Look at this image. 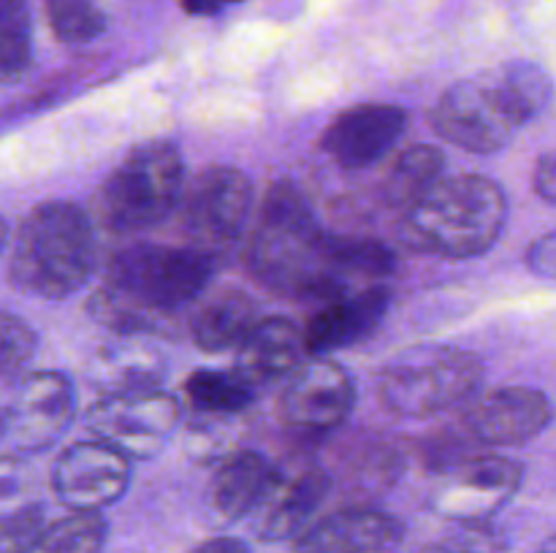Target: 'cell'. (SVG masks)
Returning <instances> with one entry per match:
<instances>
[{"mask_svg": "<svg viewBox=\"0 0 556 553\" xmlns=\"http://www.w3.org/2000/svg\"><path fill=\"white\" fill-rule=\"evenodd\" d=\"M76 415L74 383L63 372H30L20 380L9 410H3L0 442L14 455L41 453L52 448Z\"/></svg>", "mask_w": 556, "mask_h": 553, "instance_id": "cell-11", "label": "cell"}, {"mask_svg": "<svg viewBox=\"0 0 556 553\" xmlns=\"http://www.w3.org/2000/svg\"><path fill=\"white\" fill-rule=\"evenodd\" d=\"M329 255L337 274L345 280L351 291L356 282L372 285V280H383L396 271L394 249L386 247L378 239L329 233Z\"/></svg>", "mask_w": 556, "mask_h": 553, "instance_id": "cell-25", "label": "cell"}, {"mask_svg": "<svg viewBox=\"0 0 556 553\" xmlns=\"http://www.w3.org/2000/svg\"><path fill=\"white\" fill-rule=\"evenodd\" d=\"M33 475L22 455H0V518L33 504Z\"/></svg>", "mask_w": 556, "mask_h": 553, "instance_id": "cell-34", "label": "cell"}, {"mask_svg": "<svg viewBox=\"0 0 556 553\" xmlns=\"http://www.w3.org/2000/svg\"><path fill=\"white\" fill-rule=\"evenodd\" d=\"M527 269L535 276H543V280H552L556 274V236L552 231L543 233L541 239L527 247Z\"/></svg>", "mask_w": 556, "mask_h": 553, "instance_id": "cell-36", "label": "cell"}, {"mask_svg": "<svg viewBox=\"0 0 556 553\" xmlns=\"http://www.w3.org/2000/svg\"><path fill=\"white\" fill-rule=\"evenodd\" d=\"M190 553H253V548L239 537H210L199 542Z\"/></svg>", "mask_w": 556, "mask_h": 553, "instance_id": "cell-38", "label": "cell"}, {"mask_svg": "<svg viewBox=\"0 0 556 553\" xmlns=\"http://www.w3.org/2000/svg\"><path fill=\"white\" fill-rule=\"evenodd\" d=\"M109 526L101 513H71L43 524L25 553H103Z\"/></svg>", "mask_w": 556, "mask_h": 553, "instance_id": "cell-27", "label": "cell"}, {"mask_svg": "<svg viewBox=\"0 0 556 553\" xmlns=\"http://www.w3.org/2000/svg\"><path fill=\"white\" fill-rule=\"evenodd\" d=\"M36 350V331L16 314L0 312V380L22 377Z\"/></svg>", "mask_w": 556, "mask_h": 553, "instance_id": "cell-31", "label": "cell"}, {"mask_svg": "<svg viewBox=\"0 0 556 553\" xmlns=\"http://www.w3.org/2000/svg\"><path fill=\"white\" fill-rule=\"evenodd\" d=\"M49 483L71 513H101L128 491L130 461L98 439L74 442L54 459Z\"/></svg>", "mask_w": 556, "mask_h": 553, "instance_id": "cell-12", "label": "cell"}, {"mask_svg": "<svg viewBox=\"0 0 556 553\" xmlns=\"http://www.w3.org/2000/svg\"><path fill=\"white\" fill-rule=\"evenodd\" d=\"M0 434H3V410H0Z\"/></svg>", "mask_w": 556, "mask_h": 553, "instance_id": "cell-41", "label": "cell"}, {"mask_svg": "<svg viewBox=\"0 0 556 553\" xmlns=\"http://www.w3.org/2000/svg\"><path fill=\"white\" fill-rule=\"evenodd\" d=\"M98 266V239L90 215L71 201H47L30 209L14 236L9 282L27 296L60 301L87 285Z\"/></svg>", "mask_w": 556, "mask_h": 553, "instance_id": "cell-4", "label": "cell"}, {"mask_svg": "<svg viewBox=\"0 0 556 553\" xmlns=\"http://www.w3.org/2000/svg\"><path fill=\"white\" fill-rule=\"evenodd\" d=\"M432 128L448 144L476 155L500 152L516 130L525 128L500 70L470 76L440 95L432 108Z\"/></svg>", "mask_w": 556, "mask_h": 553, "instance_id": "cell-7", "label": "cell"}, {"mask_svg": "<svg viewBox=\"0 0 556 553\" xmlns=\"http://www.w3.org/2000/svg\"><path fill=\"white\" fill-rule=\"evenodd\" d=\"M407 123L410 114L396 103H356L331 119L320 152L340 168H369L394 150Z\"/></svg>", "mask_w": 556, "mask_h": 553, "instance_id": "cell-15", "label": "cell"}, {"mask_svg": "<svg viewBox=\"0 0 556 553\" xmlns=\"http://www.w3.org/2000/svg\"><path fill=\"white\" fill-rule=\"evenodd\" d=\"M331 477L326 466H302L296 475L277 480L275 491L258 510V537L266 542L293 540L315 520V513L331 493Z\"/></svg>", "mask_w": 556, "mask_h": 553, "instance_id": "cell-19", "label": "cell"}, {"mask_svg": "<svg viewBox=\"0 0 556 553\" xmlns=\"http://www.w3.org/2000/svg\"><path fill=\"white\" fill-rule=\"evenodd\" d=\"M43 16L60 43L81 47L106 30V16L92 0H41Z\"/></svg>", "mask_w": 556, "mask_h": 553, "instance_id": "cell-29", "label": "cell"}, {"mask_svg": "<svg viewBox=\"0 0 556 553\" xmlns=\"http://www.w3.org/2000/svg\"><path fill=\"white\" fill-rule=\"evenodd\" d=\"M47 524L43 504L33 502L16 513L0 518V553H25L30 542L36 540L38 531Z\"/></svg>", "mask_w": 556, "mask_h": 553, "instance_id": "cell-35", "label": "cell"}, {"mask_svg": "<svg viewBox=\"0 0 556 553\" xmlns=\"http://www.w3.org/2000/svg\"><path fill=\"white\" fill-rule=\"evenodd\" d=\"M217 271L212 249L130 244L112 255L106 285L87 301V314L119 336L166 334L185 307L204 296Z\"/></svg>", "mask_w": 556, "mask_h": 553, "instance_id": "cell-1", "label": "cell"}, {"mask_svg": "<svg viewBox=\"0 0 556 553\" xmlns=\"http://www.w3.org/2000/svg\"><path fill=\"white\" fill-rule=\"evenodd\" d=\"M508 220V198L481 173L440 177L405 206L396 233L405 247L438 258H478L497 244Z\"/></svg>", "mask_w": 556, "mask_h": 553, "instance_id": "cell-3", "label": "cell"}, {"mask_svg": "<svg viewBox=\"0 0 556 553\" xmlns=\"http://www.w3.org/2000/svg\"><path fill=\"white\" fill-rule=\"evenodd\" d=\"M237 3H242V0H179V5H182L185 14H190V16H215Z\"/></svg>", "mask_w": 556, "mask_h": 553, "instance_id": "cell-39", "label": "cell"}, {"mask_svg": "<svg viewBox=\"0 0 556 553\" xmlns=\"http://www.w3.org/2000/svg\"><path fill=\"white\" fill-rule=\"evenodd\" d=\"M391 293L383 285H367L348 291L331 301L320 304L318 312L302 329L304 352L324 358L367 339L389 312Z\"/></svg>", "mask_w": 556, "mask_h": 553, "instance_id": "cell-17", "label": "cell"}, {"mask_svg": "<svg viewBox=\"0 0 556 553\" xmlns=\"http://www.w3.org/2000/svg\"><path fill=\"white\" fill-rule=\"evenodd\" d=\"M33 63V16L27 0H0V81H14Z\"/></svg>", "mask_w": 556, "mask_h": 553, "instance_id": "cell-28", "label": "cell"}, {"mask_svg": "<svg viewBox=\"0 0 556 553\" xmlns=\"http://www.w3.org/2000/svg\"><path fill=\"white\" fill-rule=\"evenodd\" d=\"M185 396L195 412L206 415H239L248 410L255 399L253 385L244 383L237 372H220V369H195L185 380Z\"/></svg>", "mask_w": 556, "mask_h": 553, "instance_id": "cell-26", "label": "cell"}, {"mask_svg": "<svg viewBox=\"0 0 556 553\" xmlns=\"http://www.w3.org/2000/svg\"><path fill=\"white\" fill-rule=\"evenodd\" d=\"M483 383L481 358L465 347L418 345L380 369L375 394L386 412L424 421L467 404Z\"/></svg>", "mask_w": 556, "mask_h": 553, "instance_id": "cell-5", "label": "cell"}, {"mask_svg": "<svg viewBox=\"0 0 556 553\" xmlns=\"http://www.w3.org/2000/svg\"><path fill=\"white\" fill-rule=\"evenodd\" d=\"M201 421H193L188 428V453L199 461H212L231 448L228 428L233 426L237 415H206L199 412Z\"/></svg>", "mask_w": 556, "mask_h": 553, "instance_id": "cell-33", "label": "cell"}, {"mask_svg": "<svg viewBox=\"0 0 556 553\" xmlns=\"http://www.w3.org/2000/svg\"><path fill=\"white\" fill-rule=\"evenodd\" d=\"M525 466L500 453L467 455L459 464L438 472L429 510L454 524L492 520L519 493Z\"/></svg>", "mask_w": 556, "mask_h": 553, "instance_id": "cell-10", "label": "cell"}, {"mask_svg": "<svg viewBox=\"0 0 556 553\" xmlns=\"http://www.w3.org/2000/svg\"><path fill=\"white\" fill-rule=\"evenodd\" d=\"M233 350H237L233 372L255 388L286 377L299 366L304 356L302 329L286 314L258 318Z\"/></svg>", "mask_w": 556, "mask_h": 553, "instance_id": "cell-21", "label": "cell"}, {"mask_svg": "<svg viewBox=\"0 0 556 553\" xmlns=\"http://www.w3.org/2000/svg\"><path fill=\"white\" fill-rule=\"evenodd\" d=\"M244 263L266 291L293 301L326 304L351 291L331 263L329 233L293 182L266 190Z\"/></svg>", "mask_w": 556, "mask_h": 553, "instance_id": "cell-2", "label": "cell"}, {"mask_svg": "<svg viewBox=\"0 0 556 553\" xmlns=\"http://www.w3.org/2000/svg\"><path fill=\"white\" fill-rule=\"evenodd\" d=\"M405 524L369 504H351L313 520L293 537V553H396Z\"/></svg>", "mask_w": 556, "mask_h": 553, "instance_id": "cell-16", "label": "cell"}, {"mask_svg": "<svg viewBox=\"0 0 556 553\" xmlns=\"http://www.w3.org/2000/svg\"><path fill=\"white\" fill-rule=\"evenodd\" d=\"M356 407L353 377L334 361L313 358L291 372L280 396V415L296 432H334Z\"/></svg>", "mask_w": 556, "mask_h": 553, "instance_id": "cell-13", "label": "cell"}, {"mask_svg": "<svg viewBox=\"0 0 556 553\" xmlns=\"http://www.w3.org/2000/svg\"><path fill=\"white\" fill-rule=\"evenodd\" d=\"M552 415V401L543 390L505 385V388L478 396L467 407L462 415V432L476 445L514 448V445H525L546 432Z\"/></svg>", "mask_w": 556, "mask_h": 553, "instance_id": "cell-14", "label": "cell"}, {"mask_svg": "<svg viewBox=\"0 0 556 553\" xmlns=\"http://www.w3.org/2000/svg\"><path fill=\"white\" fill-rule=\"evenodd\" d=\"M5 239H9V226H5V220L0 217V249L5 247Z\"/></svg>", "mask_w": 556, "mask_h": 553, "instance_id": "cell-40", "label": "cell"}, {"mask_svg": "<svg viewBox=\"0 0 556 553\" xmlns=\"http://www.w3.org/2000/svg\"><path fill=\"white\" fill-rule=\"evenodd\" d=\"M497 70L500 76H503L505 87H508L510 98H514L525 125L546 112L548 103H552L554 87L552 76H548L541 65L527 63V60H516V63H505L503 68Z\"/></svg>", "mask_w": 556, "mask_h": 553, "instance_id": "cell-30", "label": "cell"}, {"mask_svg": "<svg viewBox=\"0 0 556 553\" xmlns=\"http://www.w3.org/2000/svg\"><path fill=\"white\" fill-rule=\"evenodd\" d=\"M418 553H508V542L503 531L494 529L492 520H478V524H456L445 540L421 548Z\"/></svg>", "mask_w": 556, "mask_h": 553, "instance_id": "cell-32", "label": "cell"}, {"mask_svg": "<svg viewBox=\"0 0 556 553\" xmlns=\"http://www.w3.org/2000/svg\"><path fill=\"white\" fill-rule=\"evenodd\" d=\"M258 320V304L239 287L217 291L190 318V336L204 352H226L242 342Z\"/></svg>", "mask_w": 556, "mask_h": 553, "instance_id": "cell-22", "label": "cell"}, {"mask_svg": "<svg viewBox=\"0 0 556 553\" xmlns=\"http://www.w3.org/2000/svg\"><path fill=\"white\" fill-rule=\"evenodd\" d=\"M402 470H405V459L396 445H391L380 434L358 432L337 442L331 453V470L326 472L331 477V486L340 483L342 491L356 499L353 504H364L367 499L394 488Z\"/></svg>", "mask_w": 556, "mask_h": 553, "instance_id": "cell-18", "label": "cell"}, {"mask_svg": "<svg viewBox=\"0 0 556 553\" xmlns=\"http://www.w3.org/2000/svg\"><path fill=\"white\" fill-rule=\"evenodd\" d=\"M280 480V470L258 450H233L210 483V502L220 518L242 520L258 513Z\"/></svg>", "mask_w": 556, "mask_h": 553, "instance_id": "cell-20", "label": "cell"}, {"mask_svg": "<svg viewBox=\"0 0 556 553\" xmlns=\"http://www.w3.org/2000/svg\"><path fill=\"white\" fill-rule=\"evenodd\" d=\"M182 407L163 388L103 394L87 410L92 439L109 445L128 461H144L161 453L179 426Z\"/></svg>", "mask_w": 556, "mask_h": 553, "instance_id": "cell-8", "label": "cell"}, {"mask_svg": "<svg viewBox=\"0 0 556 553\" xmlns=\"http://www.w3.org/2000/svg\"><path fill=\"white\" fill-rule=\"evenodd\" d=\"M554 155L552 152H543L535 163V171H532V188L541 195L546 204H554L556 201V179H554Z\"/></svg>", "mask_w": 556, "mask_h": 553, "instance_id": "cell-37", "label": "cell"}, {"mask_svg": "<svg viewBox=\"0 0 556 553\" xmlns=\"http://www.w3.org/2000/svg\"><path fill=\"white\" fill-rule=\"evenodd\" d=\"M185 160L172 141H147L117 163L98 190V220L112 233H139L174 215Z\"/></svg>", "mask_w": 556, "mask_h": 553, "instance_id": "cell-6", "label": "cell"}, {"mask_svg": "<svg viewBox=\"0 0 556 553\" xmlns=\"http://www.w3.org/2000/svg\"><path fill=\"white\" fill-rule=\"evenodd\" d=\"M166 363L152 347L136 342H117L98 352L92 363V380L103 394H130V390L161 388Z\"/></svg>", "mask_w": 556, "mask_h": 553, "instance_id": "cell-23", "label": "cell"}, {"mask_svg": "<svg viewBox=\"0 0 556 553\" xmlns=\"http://www.w3.org/2000/svg\"><path fill=\"white\" fill-rule=\"evenodd\" d=\"M253 209V182L233 166H206L193 177H185L177 201L182 231L193 239V247L215 253L244 231Z\"/></svg>", "mask_w": 556, "mask_h": 553, "instance_id": "cell-9", "label": "cell"}, {"mask_svg": "<svg viewBox=\"0 0 556 553\" xmlns=\"http://www.w3.org/2000/svg\"><path fill=\"white\" fill-rule=\"evenodd\" d=\"M445 155L443 150L429 144H413L402 150L394 157V163L386 171L383 182H380V195L389 206H400L405 209L407 204L418 198L424 190L432 188L440 177H443Z\"/></svg>", "mask_w": 556, "mask_h": 553, "instance_id": "cell-24", "label": "cell"}]
</instances>
